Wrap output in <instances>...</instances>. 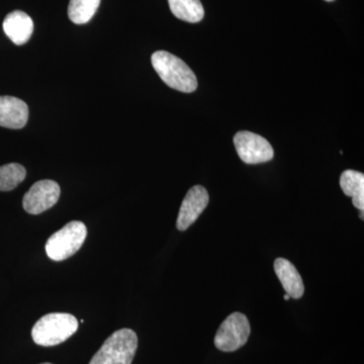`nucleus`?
I'll use <instances>...</instances> for the list:
<instances>
[{"mask_svg":"<svg viewBox=\"0 0 364 364\" xmlns=\"http://www.w3.org/2000/svg\"><path fill=\"white\" fill-rule=\"evenodd\" d=\"M102 0H70L68 16L76 25L87 23L95 16Z\"/></svg>","mask_w":364,"mask_h":364,"instance_id":"4468645a","label":"nucleus"},{"mask_svg":"<svg viewBox=\"0 0 364 364\" xmlns=\"http://www.w3.org/2000/svg\"><path fill=\"white\" fill-rule=\"evenodd\" d=\"M26 170L18 163L0 166V191H11L25 181Z\"/></svg>","mask_w":364,"mask_h":364,"instance_id":"2eb2a0df","label":"nucleus"},{"mask_svg":"<svg viewBox=\"0 0 364 364\" xmlns=\"http://www.w3.org/2000/svg\"><path fill=\"white\" fill-rule=\"evenodd\" d=\"M326 1H334V0H326Z\"/></svg>","mask_w":364,"mask_h":364,"instance_id":"a211bd4d","label":"nucleus"},{"mask_svg":"<svg viewBox=\"0 0 364 364\" xmlns=\"http://www.w3.org/2000/svg\"><path fill=\"white\" fill-rule=\"evenodd\" d=\"M61 193L56 181L45 179L33 184L23 196V207L31 215H39L56 205Z\"/></svg>","mask_w":364,"mask_h":364,"instance_id":"0eeeda50","label":"nucleus"},{"mask_svg":"<svg viewBox=\"0 0 364 364\" xmlns=\"http://www.w3.org/2000/svg\"><path fill=\"white\" fill-rule=\"evenodd\" d=\"M234 145L242 161L247 164L270 161L274 155L267 139L248 131L237 133L234 136Z\"/></svg>","mask_w":364,"mask_h":364,"instance_id":"423d86ee","label":"nucleus"},{"mask_svg":"<svg viewBox=\"0 0 364 364\" xmlns=\"http://www.w3.org/2000/svg\"><path fill=\"white\" fill-rule=\"evenodd\" d=\"M87 229L80 221H72L51 235L46 243V253L50 259L63 261L77 252L85 243Z\"/></svg>","mask_w":364,"mask_h":364,"instance_id":"20e7f679","label":"nucleus"},{"mask_svg":"<svg viewBox=\"0 0 364 364\" xmlns=\"http://www.w3.org/2000/svg\"><path fill=\"white\" fill-rule=\"evenodd\" d=\"M340 186L359 210H364V174L355 170H345L340 177Z\"/></svg>","mask_w":364,"mask_h":364,"instance_id":"f8f14e48","label":"nucleus"},{"mask_svg":"<svg viewBox=\"0 0 364 364\" xmlns=\"http://www.w3.org/2000/svg\"><path fill=\"white\" fill-rule=\"evenodd\" d=\"M289 298H291V296H289V294H284V299H286V301H289Z\"/></svg>","mask_w":364,"mask_h":364,"instance_id":"dca6fc26","label":"nucleus"},{"mask_svg":"<svg viewBox=\"0 0 364 364\" xmlns=\"http://www.w3.org/2000/svg\"><path fill=\"white\" fill-rule=\"evenodd\" d=\"M136 348L138 337L133 330H117L105 340L90 364H132Z\"/></svg>","mask_w":364,"mask_h":364,"instance_id":"7ed1b4c3","label":"nucleus"},{"mask_svg":"<svg viewBox=\"0 0 364 364\" xmlns=\"http://www.w3.org/2000/svg\"><path fill=\"white\" fill-rule=\"evenodd\" d=\"M153 68L169 87L181 92H193L198 88L196 74L186 62L166 51H157L151 57Z\"/></svg>","mask_w":364,"mask_h":364,"instance_id":"f257e3e1","label":"nucleus"},{"mask_svg":"<svg viewBox=\"0 0 364 364\" xmlns=\"http://www.w3.org/2000/svg\"><path fill=\"white\" fill-rule=\"evenodd\" d=\"M28 107L14 97H0V127L18 130L28 123Z\"/></svg>","mask_w":364,"mask_h":364,"instance_id":"1a4fd4ad","label":"nucleus"},{"mask_svg":"<svg viewBox=\"0 0 364 364\" xmlns=\"http://www.w3.org/2000/svg\"><path fill=\"white\" fill-rule=\"evenodd\" d=\"M274 272L282 282L284 291L291 298L301 299L305 293L303 279L296 267L284 258H277L274 261Z\"/></svg>","mask_w":364,"mask_h":364,"instance_id":"9b49d317","label":"nucleus"},{"mask_svg":"<svg viewBox=\"0 0 364 364\" xmlns=\"http://www.w3.org/2000/svg\"><path fill=\"white\" fill-rule=\"evenodd\" d=\"M42 364H52V363H42Z\"/></svg>","mask_w":364,"mask_h":364,"instance_id":"6ab92c4d","label":"nucleus"},{"mask_svg":"<svg viewBox=\"0 0 364 364\" xmlns=\"http://www.w3.org/2000/svg\"><path fill=\"white\" fill-rule=\"evenodd\" d=\"M208 193L207 189L202 186H195L186 193L182 200L176 227L179 231H186L198 219L205 208L208 207Z\"/></svg>","mask_w":364,"mask_h":364,"instance_id":"6e6552de","label":"nucleus"},{"mask_svg":"<svg viewBox=\"0 0 364 364\" xmlns=\"http://www.w3.org/2000/svg\"><path fill=\"white\" fill-rule=\"evenodd\" d=\"M359 215H360L361 220H364L363 219V210H360V214H359Z\"/></svg>","mask_w":364,"mask_h":364,"instance_id":"f3484780","label":"nucleus"},{"mask_svg":"<svg viewBox=\"0 0 364 364\" xmlns=\"http://www.w3.org/2000/svg\"><path fill=\"white\" fill-rule=\"evenodd\" d=\"M170 11L177 18L188 23H200L205 16L200 0H168Z\"/></svg>","mask_w":364,"mask_h":364,"instance_id":"ddd939ff","label":"nucleus"},{"mask_svg":"<svg viewBox=\"0 0 364 364\" xmlns=\"http://www.w3.org/2000/svg\"><path fill=\"white\" fill-rule=\"evenodd\" d=\"M4 31L14 44L21 46L28 42L33 32V23L30 16L21 11L9 14L4 21Z\"/></svg>","mask_w":364,"mask_h":364,"instance_id":"9d476101","label":"nucleus"},{"mask_svg":"<svg viewBox=\"0 0 364 364\" xmlns=\"http://www.w3.org/2000/svg\"><path fill=\"white\" fill-rule=\"evenodd\" d=\"M250 331V324L245 315L241 313L231 314L222 323L215 334V347L224 352L238 350L247 343Z\"/></svg>","mask_w":364,"mask_h":364,"instance_id":"39448f33","label":"nucleus"},{"mask_svg":"<svg viewBox=\"0 0 364 364\" xmlns=\"http://www.w3.org/2000/svg\"><path fill=\"white\" fill-rule=\"evenodd\" d=\"M77 329V318L71 314H48L33 326L32 337L35 343L41 346H55L70 338Z\"/></svg>","mask_w":364,"mask_h":364,"instance_id":"f03ea898","label":"nucleus"}]
</instances>
